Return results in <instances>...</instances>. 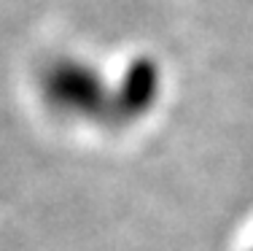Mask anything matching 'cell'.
Here are the masks:
<instances>
[{
	"mask_svg": "<svg viewBox=\"0 0 253 251\" xmlns=\"http://www.w3.org/2000/svg\"><path fill=\"white\" fill-rule=\"evenodd\" d=\"M41 92L54 113L70 119L94 116L102 103V81L78 59H54L41 76Z\"/></svg>",
	"mask_w": 253,
	"mask_h": 251,
	"instance_id": "1",
	"label": "cell"
}]
</instances>
